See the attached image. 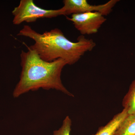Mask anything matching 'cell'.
Instances as JSON below:
<instances>
[{
    "mask_svg": "<svg viewBox=\"0 0 135 135\" xmlns=\"http://www.w3.org/2000/svg\"><path fill=\"white\" fill-rule=\"evenodd\" d=\"M17 35L33 40L34 44L29 48L42 60L51 62L61 59L68 65L77 62L86 52L92 51L96 45L93 40L86 38L83 35L79 36L76 42L71 41L58 28L40 33L31 26L25 25Z\"/></svg>",
    "mask_w": 135,
    "mask_h": 135,
    "instance_id": "2",
    "label": "cell"
},
{
    "mask_svg": "<svg viewBox=\"0 0 135 135\" xmlns=\"http://www.w3.org/2000/svg\"><path fill=\"white\" fill-rule=\"evenodd\" d=\"M118 0H110L104 4L92 5L86 0H64V6L60 8L64 16L87 12H98L104 16L111 13L113 8L118 2Z\"/></svg>",
    "mask_w": 135,
    "mask_h": 135,
    "instance_id": "4",
    "label": "cell"
},
{
    "mask_svg": "<svg viewBox=\"0 0 135 135\" xmlns=\"http://www.w3.org/2000/svg\"><path fill=\"white\" fill-rule=\"evenodd\" d=\"M113 135H135V116L128 115Z\"/></svg>",
    "mask_w": 135,
    "mask_h": 135,
    "instance_id": "8",
    "label": "cell"
},
{
    "mask_svg": "<svg viewBox=\"0 0 135 135\" xmlns=\"http://www.w3.org/2000/svg\"><path fill=\"white\" fill-rule=\"evenodd\" d=\"M72 121L69 116L66 117L58 129L53 131V135H70Z\"/></svg>",
    "mask_w": 135,
    "mask_h": 135,
    "instance_id": "9",
    "label": "cell"
},
{
    "mask_svg": "<svg viewBox=\"0 0 135 135\" xmlns=\"http://www.w3.org/2000/svg\"><path fill=\"white\" fill-rule=\"evenodd\" d=\"M128 115L127 111L123 109L121 112L114 115L105 126L99 127L95 134L92 135H113Z\"/></svg>",
    "mask_w": 135,
    "mask_h": 135,
    "instance_id": "6",
    "label": "cell"
},
{
    "mask_svg": "<svg viewBox=\"0 0 135 135\" xmlns=\"http://www.w3.org/2000/svg\"><path fill=\"white\" fill-rule=\"evenodd\" d=\"M27 48V51L22 50L20 54L22 71L13 92L14 97L41 88L55 89L74 97L63 85L61 80L62 70L67 65L65 60L59 59L47 62L41 59L35 51L29 47Z\"/></svg>",
    "mask_w": 135,
    "mask_h": 135,
    "instance_id": "1",
    "label": "cell"
},
{
    "mask_svg": "<svg viewBox=\"0 0 135 135\" xmlns=\"http://www.w3.org/2000/svg\"><path fill=\"white\" fill-rule=\"evenodd\" d=\"M12 14L14 16L13 23L15 25H20L24 22L33 23L39 18H52L64 15L60 8L44 9L36 6L33 0H21Z\"/></svg>",
    "mask_w": 135,
    "mask_h": 135,
    "instance_id": "3",
    "label": "cell"
},
{
    "mask_svg": "<svg viewBox=\"0 0 135 135\" xmlns=\"http://www.w3.org/2000/svg\"><path fill=\"white\" fill-rule=\"evenodd\" d=\"M82 35L97 33L106 21L104 16L98 12H87L71 15L66 17Z\"/></svg>",
    "mask_w": 135,
    "mask_h": 135,
    "instance_id": "5",
    "label": "cell"
},
{
    "mask_svg": "<svg viewBox=\"0 0 135 135\" xmlns=\"http://www.w3.org/2000/svg\"><path fill=\"white\" fill-rule=\"evenodd\" d=\"M122 105L128 115L135 116V79L131 83L128 91L123 97Z\"/></svg>",
    "mask_w": 135,
    "mask_h": 135,
    "instance_id": "7",
    "label": "cell"
}]
</instances>
